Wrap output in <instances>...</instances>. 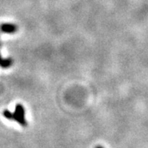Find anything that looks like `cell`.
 I'll use <instances>...</instances> for the list:
<instances>
[{
	"label": "cell",
	"instance_id": "obj_3",
	"mask_svg": "<svg viewBox=\"0 0 148 148\" xmlns=\"http://www.w3.org/2000/svg\"><path fill=\"white\" fill-rule=\"evenodd\" d=\"M12 64H13V60L11 59H3L0 55V67L3 69H8L12 66Z\"/></svg>",
	"mask_w": 148,
	"mask_h": 148
},
{
	"label": "cell",
	"instance_id": "obj_4",
	"mask_svg": "<svg viewBox=\"0 0 148 148\" xmlns=\"http://www.w3.org/2000/svg\"><path fill=\"white\" fill-rule=\"evenodd\" d=\"M96 148H103V147H101V146H97Z\"/></svg>",
	"mask_w": 148,
	"mask_h": 148
},
{
	"label": "cell",
	"instance_id": "obj_1",
	"mask_svg": "<svg viewBox=\"0 0 148 148\" xmlns=\"http://www.w3.org/2000/svg\"><path fill=\"white\" fill-rule=\"evenodd\" d=\"M12 120H15L21 126H26L28 125L25 118V109L21 104H17L15 106V111L13 113Z\"/></svg>",
	"mask_w": 148,
	"mask_h": 148
},
{
	"label": "cell",
	"instance_id": "obj_5",
	"mask_svg": "<svg viewBox=\"0 0 148 148\" xmlns=\"http://www.w3.org/2000/svg\"><path fill=\"white\" fill-rule=\"evenodd\" d=\"M0 46H1V43H0Z\"/></svg>",
	"mask_w": 148,
	"mask_h": 148
},
{
	"label": "cell",
	"instance_id": "obj_2",
	"mask_svg": "<svg viewBox=\"0 0 148 148\" xmlns=\"http://www.w3.org/2000/svg\"><path fill=\"white\" fill-rule=\"evenodd\" d=\"M1 32L7 34H12L17 32V26L13 23H2L0 26Z\"/></svg>",
	"mask_w": 148,
	"mask_h": 148
}]
</instances>
